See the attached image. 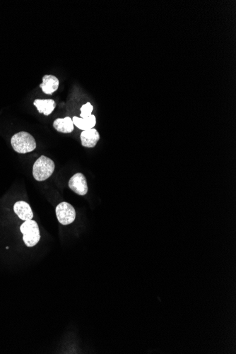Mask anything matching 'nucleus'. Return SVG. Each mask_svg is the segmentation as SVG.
Instances as JSON below:
<instances>
[{
  "instance_id": "nucleus-1",
  "label": "nucleus",
  "mask_w": 236,
  "mask_h": 354,
  "mask_svg": "<svg viewBox=\"0 0 236 354\" xmlns=\"http://www.w3.org/2000/svg\"><path fill=\"white\" fill-rule=\"evenodd\" d=\"M12 147L15 151L19 154H26L35 150L36 142L35 139L26 132H18L15 134L11 140Z\"/></svg>"
},
{
  "instance_id": "nucleus-2",
  "label": "nucleus",
  "mask_w": 236,
  "mask_h": 354,
  "mask_svg": "<svg viewBox=\"0 0 236 354\" xmlns=\"http://www.w3.org/2000/svg\"><path fill=\"white\" fill-rule=\"evenodd\" d=\"M55 168V163L52 159L41 156L33 166V176L38 181L47 180L53 174Z\"/></svg>"
},
{
  "instance_id": "nucleus-3",
  "label": "nucleus",
  "mask_w": 236,
  "mask_h": 354,
  "mask_svg": "<svg viewBox=\"0 0 236 354\" xmlns=\"http://www.w3.org/2000/svg\"><path fill=\"white\" fill-rule=\"evenodd\" d=\"M23 234V240L27 247H34L39 242L40 234L39 227L35 221H25L20 227Z\"/></svg>"
},
{
  "instance_id": "nucleus-4",
  "label": "nucleus",
  "mask_w": 236,
  "mask_h": 354,
  "mask_svg": "<svg viewBox=\"0 0 236 354\" xmlns=\"http://www.w3.org/2000/svg\"><path fill=\"white\" fill-rule=\"evenodd\" d=\"M56 215L60 224L69 225L75 220L76 212L73 206L64 202L59 204L56 207Z\"/></svg>"
},
{
  "instance_id": "nucleus-5",
  "label": "nucleus",
  "mask_w": 236,
  "mask_h": 354,
  "mask_svg": "<svg viewBox=\"0 0 236 354\" xmlns=\"http://www.w3.org/2000/svg\"><path fill=\"white\" fill-rule=\"evenodd\" d=\"M69 188L76 194L84 196L88 193V185L85 176L81 173L76 174L69 181Z\"/></svg>"
},
{
  "instance_id": "nucleus-6",
  "label": "nucleus",
  "mask_w": 236,
  "mask_h": 354,
  "mask_svg": "<svg viewBox=\"0 0 236 354\" xmlns=\"http://www.w3.org/2000/svg\"><path fill=\"white\" fill-rule=\"evenodd\" d=\"M82 146L93 148L100 140V135L96 129L92 128L83 131L80 136Z\"/></svg>"
},
{
  "instance_id": "nucleus-7",
  "label": "nucleus",
  "mask_w": 236,
  "mask_h": 354,
  "mask_svg": "<svg viewBox=\"0 0 236 354\" xmlns=\"http://www.w3.org/2000/svg\"><path fill=\"white\" fill-rule=\"evenodd\" d=\"M14 211L19 219L24 221L32 220L34 217V213L30 205L24 201L16 202L14 206Z\"/></svg>"
},
{
  "instance_id": "nucleus-8",
  "label": "nucleus",
  "mask_w": 236,
  "mask_h": 354,
  "mask_svg": "<svg viewBox=\"0 0 236 354\" xmlns=\"http://www.w3.org/2000/svg\"><path fill=\"white\" fill-rule=\"evenodd\" d=\"M59 80L53 75H45L40 87L46 94L51 95L58 89Z\"/></svg>"
},
{
  "instance_id": "nucleus-9",
  "label": "nucleus",
  "mask_w": 236,
  "mask_h": 354,
  "mask_svg": "<svg viewBox=\"0 0 236 354\" xmlns=\"http://www.w3.org/2000/svg\"><path fill=\"white\" fill-rule=\"evenodd\" d=\"M34 105L37 107L40 113H43L46 116L51 115L56 107L55 101L52 99H36L34 101Z\"/></svg>"
},
{
  "instance_id": "nucleus-10",
  "label": "nucleus",
  "mask_w": 236,
  "mask_h": 354,
  "mask_svg": "<svg viewBox=\"0 0 236 354\" xmlns=\"http://www.w3.org/2000/svg\"><path fill=\"white\" fill-rule=\"evenodd\" d=\"M53 127L56 130L62 133H71L74 131V123L69 117L58 118L53 123Z\"/></svg>"
},
{
  "instance_id": "nucleus-11",
  "label": "nucleus",
  "mask_w": 236,
  "mask_h": 354,
  "mask_svg": "<svg viewBox=\"0 0 236 354\" xmlns=\"http://www.w3.org/2000/svg\"><path fill=\"white\" fill-rule=\"evenodd\" d=\"M72 121L76 127L84 131L94 128L96 124V117L94 115H91L86 118H80L74 116Z\"/></svg>"
},
{
  "instance_id": "nucleus-12",
  "label": "nucleus",
  "mask_w": 236,
  "mask_h": 354,
  "mask_svg": "<svg viewBox=\"0 0 236 354\" xmlns=\"http://www.w3.org/2000/svg\"><path fill=\"white\" fill-rule=\"evenodd\" d=\"M94 110L93 106L90 103H87L81 107L80 116L82 118H88L90 115H92V111Z\"/></svg>"
}]
</instances>
